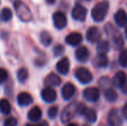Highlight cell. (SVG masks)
I'll use <instances>...</instances> for the list:
<instances>
[{
    "mask_svg": "<svg viewBox=\"0 0 127 126\" xmlns=\"http://www.w3.org/2000/svg\"><path fill=\"white\" fill-rule=\"evenodd\" d=\"M87 13V9H86L83 5L76 4L72 10V17L76 21L83 22L86 19Z\"/></svg>",
    "mask_w": 127,
    "mask_h": 126,
    "instance_id": "obj_7",
    "label": "cell"
},
{
    "mask_svg": "<svg viewBox=\"0 0 127 126\" xmlns=\"http://www.w3.org/2000/svg\"><path fill=\"white\" fill-rule=\"evenodd\" d=\"M122 91L124 92L125 93H127V81H126L125 85L122 86Z\"/></svg>",
    "mask_w": 127,
    "mask_h": 126,
    "instance_id": "obj_37",
    "label": "cell"
},
{
    "mask_svg": "<svg viewBox=\"0 0 127 126\" xmlns=\"http://www.w3.org/2000/svg\"><path fill=\"white\" fill-rule=\"evenodd\" d=\"M126 38H127V27L126 28Z\"/></svg>",
    "mask_w": 127,
    "mask_h": 126,
    "instance_id": "obj_40",
    "label": "cell"
},
{
    "mask_svg": "<svg viewBox=\"0 0 127 126\" xmlns=\"http://www.w3.org/2000/svg\"><path fill=\"white\" fill-rule=\"evenodd\" d=\"M114 20L119 27H123L127 24V14L124 10H119L114 15Z\"/></svg>",
    "mask_w": 127,
    "mask_h": 126,
    "instance_id": "obj_18",
    "label": "cell"
},
{
    "mask_svg": "<svg viewBox=\"0 0 127 126\" xmlns=\"http://www.w3.org/2000/svg\"><path fill=\"white\" fill-rule=\"evenodd\" d=\"M83 97L90 102H95L99 99V91L96 87H88L84 90Z\"/></svg>",
    "mask_w": 127,
    "mask_h": 126,
    "instance_id": "obj_9",
    "label": "cell"
},
{
    "mask_svg": "<svg viewBox=\"0 0 127 126\" xmlns=\"http://www.w3.org/2000/svg\"><path fill=\"white\" fill-rule=\"evenodd\" d=\"M29 77V72L26 68L23 67V68H20L17 72V79L20 83H24L27 80Z\"/></svg>",
    "mask_w": 127,
    "mask_h": 126,
    "instance_id": "obj_28",
    "label": "cell"
},
{
    "mask_svg": "<svg viewBox=\"0 0 127 126\" xmlns=\"http://www.w3.org/2000/svg\"><path fill=\"white\" fill-rule=\"evenodd\" d=\"M74 75H75V78L78 79L79 82H80L83 85L88 84L93 80L92 74L86 67H79V68H77L75 73H74Z\"/></svg>",
    "mask_w": 127,
    "mask_h": 126,
    "instance_id": "obj_3",
    "label": "cell"
},
{
    "mask_svg": "<svg viewBox=\"0 0 127 126\" xmlns=\"http://www.w3.org/2000/svg\"><path fill=\"white\" fill-rule=\"evenodd\" d=\"M12 11L9 8H3L0 12V19L3 22H9L12 18Z\"/></svg>",
    "mask_w": 127,
    "mask_h": 126,
    "instance_id": "obj_25",
    "label": "cell"
},
{
    "mask_svg": "<svg viewBox=\"0 0 127 126\" xmlns=\"http://www.w3.org/2000/svg\"><path fill=\"white\" fill-rule=\"evenodd\" d=\"M107 122L109 126H122L123 120L119 110L112 109L110 111L107 118Z\"/></svg>",
    "mask_w": 127,
    "mask_h": 126,
    "instance_id": "obj_5",
    "label": "cell"
},
{
    "mask_svg": "<svg viewBox=\"0 0 127 126\" xmlns=\"http://www.w3.org/2000/svg\"><path fill=\"white\" fill-rule=\"evenodd\" d=\"M8 79V73L4 68H0V83H3Z\"/></svg>",
    "mask_w": 127,
    "mask_h": 126,
    "instance_id": "obj_34",
    "label": "cell"
},
{
    "mask_svg": "<svg viewBox=\"0 0 127 126\" xmlns=\"http://www.w3.org/2000/svg\"><path fill=\"white\" fill-rule=\"evenodd\" d=\"M42 110L39 106H34L33 108L30 109V111L28 113V118L31 121H38L42 118Z\"/></svg>",
    "mask_w": 127,
    "mask_h": 126,
    "instance_id": "obj_20",
    "label": "cell"
},
{
    "mask_svg": "<svg viewBox=\"0 0 127 126\" xmlns=\"http://www.w3.org/2000/svg\"><path fill=\"white\" fill-rule=\"evenodd\" d=\"M82 42V35L81 34L78 32L71 33L66 37V42L71 46H77Z\"/></svg>",
    "mask_w": 127,
    "mask_h": 126,
    "instance_id": "obj_15",
    "label": "cell"
},
{
    "mask_svg": "<svg viewBox=\"0 0 127 126\" xmlns=\"http://www.w3.org/2000/svg\"><path fill=\"white\" fill-rule=\"evenodd\" d=\"M69 68H70V62H69V60L67 57L61 59L56 64L57 71L60 74H64V75L69 72Z\"/></svg>",
    "mask_w": 127,
    "mask_h": 126,
    "instance_id": "obj_14",
    "label": "cell"
},
{
    "mask_svg": "<svg viewBox=\"0 0 127 126\" xmlns=\"http://www.w3.org/2000/svg\"><path fill=\"white\" fill-rule=\"evenodd\" d=\"M75 86L72 84V83H67L65 86L62 87V95L65 100H68L70 99L73 96L75 93Z\"/></svg>",
    "mask_w": 127,
    "mask_h": 126,
    "instance_id": "obj_13",
    "label": "cell"
},
{
    "mask_svg": "<svg viewBox=\"0 0 127 126\" xmlns=\"http://www.w3.org/2000/svg\"><path fill=\"white\" fill-rule=\"evenodd\" d=\"M105 32L109 35H112V41H113V44L114 47L117 49H120L121 48L124 46V39H123L121 34L119 33V31L116 30L112 28V26H111V29L110 30H107L105 29Z\"/></svg>",
    "mask_w": 127,
    "mask_h": 126,
    "instance_id": "obj_6",
    "label": "cell"
},
{
    "mask_svg": "<svg viewBox=\"0 0 127 126\" xmlns=\"http://www.w3.org/2000/svg\"><path fill=\"white\" fill-rule=\"evenodd\" d=\"M83 126H90V125H83Z\"/></svg>",
    "mask_w": 127,
    "mask_h": 126,
    "instance_id": "obj_41",
    "label": "cell"
},
{
    "mask_svg": "<svg viewBox=\"0 0 127 126\" xmlns=\"http://www.w3.org/2000/svg\"><path fill=\"white\" fill-rule=\"evenodd\" d=\"M4 126H17V120L15 118H9L4 121L3 124Z\"/></svg>",
    "mask_w": 127,
    "mask_h": 126,
    "instance_id": "obj_33",
    "label": "cell"
},
{
    "mask_svg": "<svg viewBox=\"0 0 127 126\" xmlns=\"http://www.w3.org/2000/svg\"><path fill=\"white\" fill-rule=\"evenodd\" d=\"M105 98L106 99V100L110 101V102H114L117 100L118 99V93L114 89H106L105 92Z\"/></svg>",
    "mask_w": 127,
    "mask_h": 126,
    "instance_id": "obj_26",
    "label": "cell"
},
{
    "mask_svg": "<svg viewBox=\"0 0 127 126\" xmlns=\"http://www.w3.org/2000/svg\"><path fill=\"white\" fill-rule=\"evenodd\" d=\"M123 115H124V117L127 120V102L126 103L124 107H123Z\"/></svg>",
    "mask_w": 127,
    "mask_h": 126,
    "instance_id": "obj_36",
    "label": "cell"
},
{
    "mask_svg": "<svg viewBox=\"0 0 127 126\" xmlns=\"http://www.w3.org/2000/svg\"><path fill=\"white\" fill-rule=\"evenodd\" d=\"M109 60L105 54H99L94 60V65L97 67H106L108 66Z\"/></svg>",
    "mask_w": 127,
    "mask_h": 126,
    "instance_id": "obj_21",
    "label": "cell"
},
{
    "mask_svg": "<svg viewBox=\"0 0 127 126\" xmlns=\"http://www.w3.org/2000/svg\"><path fill=\"white\" fill-rule=\"evenodd\" d=\"M119 62L120 66L127 67V49H123L119 56Z\"/></svg>",
    "mask_w": 127,
    "mask_h": 126,
    "instance_id": "obj_29",
    "label": "cell"
},
{
    "mask_svg": "<svg viewBox=\"0 0 127 126\" xmlns=\"http://www.w3.org/2000/svg\"><path fill=\"white\" fill-rule=\"evenodd\" d=\"M14 8H15L16 13H17V17H19L21 21L24 23H28L31 21L32 19V13L30 11V8L24 3L23 2L17 0L14 2Z\"/></svg>",
    "mask_w": 127,
    "mask_h": 126,
    "instance_id": "obj_2",
    "label": "cell"
},
{
    "mask_svg": "<svg viewBox=\"0 0 127 126\" xmlns=\"http://www.w3.org/2000/svg\"><path fill=\"white\" fill-rule=\"evenodd\" d=\"M67 126H78L76 125V124H69V125H67Z\"/></svg>",
    "mask_w": 127,
    "mask_h": 126,
    "instance_id": "obj_39",
    "label": "cell"
},
{
    "mask_svg": "<svg viewBox=\"0 0 127 126\" xmlns=\"http://www.w3.org/2000/svg\"><path fill=\"white\" fill-rule=\"evenodd\" d=\"M87 39L88 42H99L101 38V32L98 27H91L87 31Z\"/></svg>",
    "mask_w": 127,
    "mask_h": 126,
    "instance_id": "obj_10",
    "label": "cell"
},
{
    "mask_svg": "<svg viewBox=\"0 0 127 126\" xmlns=\"http://www.w3.org/2000/svg\"><path fill=\"white\" fill-rule=\"evenodd\" d=\"M42 98L45 102L48 103H52L56 99L57 94L56 92L51 88L50 86H47L44 89H42Z\"/></svg>",
    "mask_w": 127,
    "mask_h": 126,
    "instance_id": "obj_11",
    "label": "cell"
},
{
    "mask_svg": "<svg viewBox=\"0 0 127 126\" xmlns=\"http://www.w3.org/2000/svg\"><path fill=\"white\" fill-rule=\"evenodd\" d=\"M0 111L3 114H9V113H10L11 105H10V102L6 99H2L0 100Z\"/></svg>",
    "mask_w": 127,
    "mask_h": 126,
    "instance_id": "obj_24",
    "label": "cell"
},
{
    "mask_svg": "<svg viewBox=\"0 0 127 126\" xmlns=\"http://www.w3.org/2000/svg\"><path fill=\"white\" fill-rule=\"evenodd\" d=\"M55 1H56V0H46L47 3H49V4H53V3H55Z\"/></svg>",
    "mask_w": 127,
    "mask_h": 126,
    "instance_id": "obj_38",
    "label": "cell"
},
{
    "mask_svg": "<svg viewBox=\"0 0 127 126\" xmlns=\"http://www.w3.org/2000/svg\"><path fill=\"white\" fill-rule=\"evenodd\" d=\"M87 106L85 105V104L83 103H77L76 105V112L78 115H80V116H83L85 114L86 111H87Z\"/></svg>",
    "mask_w": 127,
    "mask_h": 126,
    "instance_id": "obj_31",
    "label": "cell"
},
{
    "mask_svg": "<svg viewBox=\"0 0 127 126\" xmlns=\"http://www.w3.org/2000/svg\"><path fill=\"white\" fill-rule=\"evenodd\" d=\"M40 42L42 45L45 47H48L51 44L52 42V36L48 31H42L40 34Z\"/></svg>",
    "mask_w": 127,
    "mask_h": 126,
    "instance_id": "obj_22",
    "label": "cell"
},
{
    "mask_svg": "<svg viewBox=\"0 0 127 126\" xmlns=\"http://www.w3.org/2000/svg\"><path fill=\"white\" fill-rule=\"evenodd\" d=\"M44 83L48 86H56L62 83V79L57 74L51 73L44 79Z\"/></svg>",
    "mask_w": 127,
    "mask_h": 126,
    "instance_id": "obj_19",
    "label": "cell"
},
{
    "mask_svg": "<svg viewBox=\"0 0 127 126\" xmlns=\"http://www.w3.org/2000/svg\"><path fill=\"white\" fill-rule=\"evenodd\" d=\"M110 50V44L107 41H102L99 42L97 45V52L98 54H106Z\"/></svg>",
    "mask_w": 127,
    "mask_h": 126,
    "instance_id": "obj_23",
    "label": "cell"
},
{
    "mask_svg": "<svg viewBox=\"0 0 127 126\" xmlns=\"http://www.w3.org/2000/svg\"><path fill=\"white\" fill-rule=\"evenodd\" d=\"M32 102H33L32 96L29 93L23 92V93H19L18 96H17V103L21 106H27L31 104Z\"/></svg>",
    "mask_w": 127,
    "mask_h": 126,
    "instance_id": "obj_16",
    "label": "cell"
},
{
    "mask_svg": "<svg viewBox=\"0 0 127 126\" xmlns=\"http://www.w3.org/2000/svg\"><path fill=\"white\" fill-rule=\"evenodd\" d=\"M12 1H14V2H15V1H17V0H12Z\"/></svg>",
    "mask_w": 127,
    "mask_h": 126,
    "instance_id": "obj_42",
    "label": "cell"
},
{
    "mask_svg": "<svg viewBox=\"0 0 127 126\" xmlns=\"http://www.w3.org/2000/svg\"><path fill=\"white\" fill-rule=\"evenodd\" d=\"M58 111H59V109L57 106H55V105L51 106L49 109V111H48V116H49V118L54 119V118H56L57 114H58Z\"/></svg>",
    "mask_w": 127,
    "mask_h": 126,
    "instance_id": "obj_30",
    "label": "cell"
},
{
    "mask_svg": "<svg viewBox=\"0 0 127 126\" xmlns=\"http://www.w3.org/2000/svg\"><path fill=\"white\" fill-rule=\"evenodd\" d=\"M53 22L54 25L56 29H62L67 25V17L63 12L57 11L53 15Z\"/></svg>",
    "mask_w": 127,
    "mask_h": 126,
    "instance_id": "obj_8",
    "label": "cell"
},
{
    "mask_svg": "<svg viewBox=\"0 0 127 126\" xmlns=\"http://www.w3.org/2000/svg\"><path fill=\"white\" fill-rule=\"evenodd\" d=\"M53 51H54V54H55V56H60L63 54L64 51H65V49H64L63 46L61 45V44H58V45H56L55 48H54Z\"/></svg>",
    "mask_w": 127,
    "mask_h": 126,
    "instance_id": "obj_32",
    "label": "cell"
},
{
    "mask_svg": "<svg viewBox=\"0 0 127 126\" xmlns=\"http://www.w3.org/2000/svg\"><path fill=\"white\" fill-rule=\"evenodd\" d=\"M90 53L87 47L85 46H81V47L78 48L75 51V57L80 62H86L88 60Z\"/></svg>",
    "mask_w": 127,
    "mask_h": 126,
    "instance_id": "obj_12",
    "label": "cell"
},
{
    "mask_svg": "<svg viewBox=\"0 0 127 126\" xmlns=\"http://www.w3.org/2000/svg\"><path fill=\"white\" fill-rule=\"evenodd\" d=\"M109 10V2L104 0L96 3L92 10V17L95 22H102L106 17Z\"/></svg>",
    "mask_w": 127,
    "mask_h": 126,
    "instance_id": "obj_1",
    "label": "cell"
},
{
    "mask_svg": "<svg viewBox=\"0 0 127 126\" xmlns=\"http://www.w3.org/2000/svg\"><path fill=\"white\" fill-rule=\"evenodd\" d=\"M25 126H49V124H48L47 121L43 120V121L40 122V123L37 124V125H31V124H28V125H26Z\"/></svg>",
    "mask_w": 127,
    "mask_h": 126,
    "instance_id": "obj_35",
    "label": "cell"
},
{
    "mask_svg": "<svg viewBox=\"0 0 127 126\" xmlns=\"http://www.w3.org/2000/svg\"><path fill=\"white\" fill-rule=\"evenodd\" d=\"M84 116L86 117V119L90 123H94L97 120V113L93 109H87Z\"/></svg>",
    "mask_w": 127,
    "mask_h": 126,
    "instance_id": "obj_27",
    "label": "cell"
},
{
    "mask_svg": "<svg viewBox=\"0 0 127 126\" xmlns=\"http://www.w3.org/2000/svg\"><path fill=\"white\" fill-rule=\"evenodd\" d=\"M76 105L77 103H71L67 106L64 108L61 115V120L62 123H67L69 122L74 116L77 114L76 112Z\"/></svg>",
    "mask_w": 127,
    "mask_h": 126,
    "instance_id": "obj_4",
    "label": "cell"
},
{
    "mask_svg": "<svg viewBox=\"0 0 127 126\" xmlns=\"http://www.w3.org/2000/svg\"><path fill=\"white\" fill-rule=\"evenodd\" d=\"M126 81V74L122 71H119L114 75L112 79V84L118 88H122Z\"/></svg>",
    "mask_w": 127,
    "mask_h": 126,
    "instance_id": "obj_17",
    "label": "cell"
}]
</instances>
